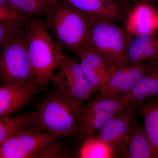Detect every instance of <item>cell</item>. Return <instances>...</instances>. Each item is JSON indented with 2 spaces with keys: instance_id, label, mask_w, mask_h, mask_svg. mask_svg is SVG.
<instances>
[{
  "instance_id": "obj_25",
  "label": "cell",
  "mask_w": 158,
  "mask_h": 158,
  "mask_svg": "<svg viewBox=\"0 0 158 158\" xmlns=\"http://www.w3.org/2000/svg\"><path fill=\"white\" fill-rule=\"evenodd\" d=\"M132 2L135 5L138 4V3L142 2H144L150 3L152 2H156L158 1V0H131Z\"/></svg>"
},
{
  "instance_id": "obj_19",
  "label": "cell",
  "mask_w": 158,
  "mask_h": 158,
  "mask_svg": "<svg viewBox=\"0 0 158 158\" xmlns=\"http://www.w3.org/2000/svg\"><path fill=\"white\" fill-rule=\"evenodd\" d=\"M77 156L81 158H115L112 148L97 136L81 142Z\"/></svg>"
},
{
  "instance_id": "obj_9",
  "label": "cell",
  "mask_w": 158,
  "mask_h": 158,
  "mask_svg": "<svg viewBox=\"0 0 158 158\" xmlns=\"http://www.w3.org/2000/svg\"><path fill=\"white\" fill-rule=\"evenodd\" d=\"M134 107L127 106L121 112L110 118L97 136L106 143L116 157H126L136 113Z\"/></svg>"
},
{
  "instance_id": "obj_4",
  "label": "cell",
  "mask_w": 158,
  "mask_h": 158,
  "mask_svg": "<svg viewBox=\"0 0 158 158\" xmlns=\"http://www.w3.org/2000/svg\"><path fill=\"white\" fill-rule=\"evenodd\" d=\"M28 25L11 34L0 48L1 85L17 88L37 87L28 52Z\"/></svg>"
},
{
  "instance_id": "obj_26",
  "label": "cell",
  "mask_w": 158,
  "mask_h": 158,
  "mask_svg": "<svg viewBox=\"0 0 158 158\" xmlns=\"http://www.w3.org/2000/svg\"><path fill=\"white\" fill-rule=\"evenodd\" d=\"M118 2H119L120 3H123L124 2H126V0H117Z\"/></svg>"
},
{
  "instance_id": "obj_1",
  "label": "cell",
  "mask_w": 158,
  "mask_h": 158,
  "mask_svg": "<svg viewBox=\"0 0 158 158\" xmlns=\"http://www.w3.org/2000/svg\"><path fill=\"white\" fill-rule=\"evenodd\" d=\"M85 102L53 89L31 112L28 128L48 132L62 137L76 135L79 116Z\"/></svg>"
},
{
  "instance_id": "obj_22",
  "label": "cell",
  "mask_w": 158,
  "mask_h": 158,
  "mask_svg": "<svg viewBox=\"0 0 158 158\" xmlns=\"http://www.w3.org/2000/svg\"><path fill=\"white\" fill-rule=\"evenodd\" d=\"M59 138L55 140L40 154L38 158H71L72 155L69 150L62 142L59 141Z\"/></svg>"
},
{
  "instance_id": "obj_24",
  "label": "cell",
  "mask_w": 158,
  "mask_h": 158,
  "mask_svg": "<svg viewBox=\"0 0 158 158\" xmlns=\"http://www.w3.org/2000/svg\"><path fill=\"white\" fill-rule=\"evenodd\" d=\"M151 73L152 76L151 88L148 98L158 96V65L151 71Z\"/></svg>"
},
{
  "instance_id": "obj_11",
  "label": "cell",
  "mask_w": 158,
  "mask_h": 158,
  "mask_svg": "<svg viewBox=\"0 0 158 158\" xmlns=\"http://www.w3.org/2000/svg\"><path fill=\"white\" fill-rule=\"evenodd\" d=\"M74 54L78 57L86 77L98 91L102 90L115 71L108 67L98 54L85 45Z\"/></svg>"
},
{
  "instance_id": "obj_7",
  "label": "cell",
  "mask_w": 158,
  "mask_h": 158,
  "mask_svg": "<svg viewBox=\"0 0 158 158\" xmlns=\"http://www.w3.org/2000/svg\"><path fill=\"white\" fill-rule=\"evenodd\" d=\"M57 69L50 83L54 89L69 97L85 102L91 94L98 91L75 59L63 55Z\"/></svg>"
},
{
  "instance_id": "obj_27",
  "label": "cell",
  "mask_w": 158,
  "mask_h": 158,
  "mask_svg": "<svg viewBox=\"0 0 158 158\" xmlns=\"http://www.w3.org/2000/svg\"><path fill=\"white\" fill-rule=\"evenodd\" d=\"M0 158H1V156H0Z\"/></svg>"
},
{
  "instance_id": "obj_18",
  "label": "cell",
  "mask_w": 158,
  "mask_h": 158,
  "mask_svg": "<svg viewBox=\"0 0 158 158\" xmlns=\"http://www.w3.org/2000/svg\"><path fill=\"white\" fill-rule=\"evenodd\" d=\"M31 112L18 116L0 117V146L20 131L29 127Z\"/></svg>"
},
{
  "instance_id": "obj_13",
  "label": "cell",
  "mask_w": 158,
  "mask_h": 158,
  "mask_svg": "<svg viewBox=\"0 0 158 158\" xmlns=\"http://www.w3.org/2000/svg\"><path fill=\"white\" fill-rule=\"evenodd\" d=\"M80 11L97 18L120 21L124 13L117 0H61Z\"/></svg>"
},
{
  "instance_id": "obj_20",
  "label": "cell",
  "mask_w": 158,
  "mask_h": 158,
  "mask_svg": "<svg viewBox=\"0 0 158 158\" xmlns=\"http://www.w3.org/2000/svg\"><path fill=\"white\" fill-rule=\"evenodd\" d=\"M31 20L30 17L19 11L0 20V48L9 36L26 27Z\"/></svg>"
},
{
  "instance_id": "obj_17",
  "label": "cell",
  "mask_w": 158,
  "mask_h": 158,
  "mask_svg": "<svg viewBox=\"0 0 158 158\" xmlns=\"http://www.w3.org/2000/svg\"><path fill=\"white\" fill-rule=\"evenodd\" d=\"M125 158H152V149L144 126L138 122L137 113L133 119L132 128Z\"/></svg>"
},
{
  "instance_id": "obj_16",
  "label": "cell",
  "mask_w": 158,
  "mask_h": 158,
  "mask_svg": "<svg viewBox=\"0 0 158 158\" xmlns=\"http://www.w3.org/2000/svg\"><path fill=\"white\" fill-rule=\"evenodd\" d=\"M134 107L144 118V127L152 149V158H158V96Z\"/></svg>"
},
{
  "instance_id": "obj_10",
  "label": "cell",
  "mask_w": 158,
  "mask_h": 158,
  "mask_svg": "<svg viewBox=\"0 0 158 158\" xmlns=\"http://www.w3.org/2000/svg\"><path fill=\"white\" fill-rule=\"evenodd\" d=\"M158 65V56L146 62L120 66L115 71L107 85L98 95L118 99L128 93L143 77Z\"/></svg>"
},
{
  "instance_id": "obj_6",
  "label": "cell",
  "mask_w": 158,
  "mask_h": 158,
  "mask_svg": "<svg viewBox=\"0 0 158 158\" xmlns=\"http://www.w3.org/2000/svg\"><path fill=\"white\" fill-rule=\"evenodd\" d=\"M128 104L121 98L113 99L97 95L83 106L79 116L76 135L81 142L94 136L109 120L121 112Z\"/></svg>"
},
{
  "instance_id": "obj_8",
  "label": "cell",
  "mask_w": 158,
  "mask_h": 158,
  "mask_svg": "<svg viewBox=\"0 0 158 158\" xmlns=\"http://www.w3.org/2000/svg\"><path fill=\"white\" fill-rule=\"evenodd\" d=\"M60 138L48 132L30 128L22 130L0 146L1 158H38L48 144Z\"/></svg>"
},
{
  "instance_id": "obj_23",
  "label": "cell",
  "mask_w": 158,
  "mask_h": 158,
  "mask_svg": "<svg viewBox=\"0 0 158 158\" xmlns=\"http://www.w3.org/2000/svg\"><path fill=\"white\" fill-rule=\"evenodd\" d=\"M16 11L6 0H0V20L10 16Z\"/></svg>"
},
{
  "instance_id": "obj_12",
  "label": "cell",
  "mask_w": 158,
  "mask_h": 158,
  "mask_svg": "<svg viewBox=\"0 0 158 158\" xmlns=\"http://www.w3.org/2000/svg\"><path fill=\"white\" fill-rule=\"evenodd\" d=\"M125 27L132 37L155 34L158 30V11L149 3L136 4L127 17Z\"/></svg>"
},
{
  "instance_id": "obj_15",
  "label": "cell",
  "mask_w": 158,
  "mask_h": 158,
  "mask_svg": "<svg viewBox=\"0 0 158 158\" xmlns=\"http://www.w3.org/2000/svg\"><path fill=\"white\" fill-rule=\"evenodd\" d=\"M158 56V38L154 34L134 36L127 51L126 65L146 62Z\"/></svg>"
},
{
  "instance_id": "obj_2",
  "label": "cell",
  "mask_w": 158,
  "mask_h": 158,
  "mask_svg": "<svg viewBox=\"0 0 158 158\" xmlns=\"http://www.w3.org/2000/svg\"><path fill=\"white\" fill-rule=\"evenodd\" d=\"M43 15L58 44L74 54L81 48L94 19L61 0H55Z\"/></svg>"
},
{
  "instance_id": "obj_3",
  "label": "cell",
  "mask_w": 158,
  "mask_h": 158,
  "mask_svg": "<svg viewBox=\"0 0 158 158\" xmlns=\"http://www.w3.org/2000/svg\"><path fill=\"white\" fill-rule=\"evenodd\" d=\"M28 52L36 77L37 88L45 90L63 54L43 20L31 19L27 27Z\"/></svg>"
},
{
  "instance_id": "obj_21",
  "label": "cell",
  "mask_w": 158,
  "mask_h": 158,
  "mask_svg": "<svg viewBox=\"0 0 158 158\" xmlns=\"http://www.w3.org/2000/svg\"><path fill=\"white\" fill-rule=\"evenodd\" d=\"M14 9L30 17L43 15L55 0H6Z\"/></svg>"
},
{
  "instance_id": "obj_5",
  "label": "cell",
  "mask_w": 158,
  "mask_h": 158,
  "mask_svg": "<svg viewBox=\"0 0 158 158\" xmlns=\"http://www.w3.org/2000/svg\"><path fill=\"white\" fill-rule=\"evenodd\" d=\"M132 37L126 29L113 22L94 18L83 45L98 54L115 71L125 65L127 51Z\"/></svg>"
},
{
  "instance_id": "obj_14",
  "label": "cell",
  "mask_w": 158,
  "mask_h": 158,
  "mask_svg": "<svg viewBox=\"0 0 158 158\" xmlns=\"http://www.w3.org/2000/svg\"><path fill=\"white\" fill-rule=\"evenodd\" d=\"M37 87L17 88L0 85V117L9 116L28 104L37 93Z\"/></svg>"
}]
</instances>
